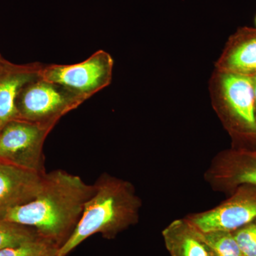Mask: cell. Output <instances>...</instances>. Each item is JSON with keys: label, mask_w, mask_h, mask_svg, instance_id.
Returning a JSON list of instances; mask_svg holds the SVG:
<instances>
[{"label": "cell", "mask_w": 256, "mask_h": 256, "mask_svg": "<svg viewBox=\"0 0 256 256\" xmlns=\"http://www.w3.org/2000/svg\"><path fill=\"white\" fill-rule=\"evenodd\" d=\"M94 192V184L77 175L60 170L45 172L36 197L6 210L0 220L33 228L38 236L60 248L78 225Z\"/></svg>", "instance_id": "obj_1"}, {"label": "cell", "mask_w": 256, "mask_h": 256, "mask_svg": "<svg viewBox=\"0 0 256 256\" xmlns=\"http://www.w3.org/2000/svg\"><path fill=\"white\" fill-rule=\"evenodd\" d=\"M94 186V194L86 204L78 225L58 248L57 256L68 255L94 234L114 239L139 222L142 200L130 182L105 173Z\"/></svg>", "instance_id": "obj_2"}, {"label": "cell", "mask_w": 256, "mask_h": 256, "mask_svg": "<svg viewBox=\"0 0 256 256\" xmlns=\"http://www.w3.org/2000/svg\"><path fill=\"white\" fill-rule=\"evenodd\" d=\"M212 105L234 148L256 146L255 94L252 76L216 69L210 86Z\"/></svg>", "instance_id": "obj_3"}, {"label": "cell", "mask_w": 256, "mask_h": 256, "mask_svg": "<svg viewBox=\"0 0 256 256\" xmlns=\"http://www.w3.org/2000/svg\"><path fill=\"white\" fill-rule=\"evenodd\" d=\"M85 101L65 87L40 76L25 85L16 98L18 120L54 128L64 116Z\"/></svg>", "instance_id": "obj_4"}, {"label": "cell", "mask_w": 256, "mask_h": 256, "mask_svg": "<svg viewBox=\"0 0 256 256\" xmlns=\"http://www.w3.org/2000/svg\"><path fill=\"white\" fill-rule=\"evenodd\" d=\"M114 65L110 54L99 50L80 63L43 66L40 76L60 84L86 100L110 85Z\"/></svg>", "instance_id": "obj_5"}, {"label": "cell", "mask_w": 256, "mask_h": 256, "mask_svg": "<svg viewBox=\"0 0 256 256\" xmlns=\"http://www.w3.org/2000/svg\"><path fill=\"white\" fill-rule=\"evenodd\" d=\"M52 129L22 120L10 121L0 129V160L42 174L46 172L43 146Z\"/></svg>", "instance_id": "obj_6"}, {"label": "cell", "mask_w": 256, "mask_h": 256, "mask_svg": "<svg viewBox=\"0 0 256 256\" xmlns=\"http://www.w3.org/2000/svg\"><path fill=\"white\" fill-rule=\"evenodd\" d=\"M184 218L202 232H235L256 220V185L239 186L216 206Z\"/></svg>", "instance_id": "obj_7"}, {"label": "cell", "mask_w": 256, "mask_h": 256, "mask_svg": "<svg viewBox=\"0 0 256 256\" xmlns=\"http://www.w3.org/2000/svg\"><path fill=\"white\" fill-rule=\"evenodd\" d=\"M215 192L230 194L239 186L256 185V146L232 148L218 153L204 174Z\"/></svg>", "instance_id": "obj_8"}, {"label": "cell", "mask_w": 256, "mask_h": 256, "mask_svg": "<svg viewBox=\"0 0 256 256\" xmlns=\"http://www.w3.org/2000/svg\"><path fill=\"white\" fill-rule=\"evenodd\" d=\"M44 174L0 160V215L34 200Z\"/></svg>", "instance_id": "obj_9"}, {"label": "cell", "mask_w": 256, "mask_h": 256, "mask_svg": "<svg viewBox=\"0 0 256 256\" xmlns=\"http://www.w3.org/2000/svg\"><path fill=\"white\" fill-rule=\"evenodd\" d=\"M222 72L252 76L256 74V28H239L228 38L216 62Z\"/></svg>", "instance_id": "obj_10"}, {"label": "cell", "mask_w": 256, "mask_h": 256, "mask_svg": "<svg viewBox=\"0 0 256 256\" xmlns=\"http://www.w3.org/2000/svg\"><path fill=\"white\" fill-rule=\"evenodd\" d=\"M42 66L38 63L15 65L9 62L0 70V129L18 120L16 98L25 85L40 76Z\"/></svg>", "instance_id": "obj_11"}, {"label": "cell", "mask_w": 256, "mask_h": 256, "mask_svg": "<svg viewBox=\"0 0 256 256\" xmlns=\"http://www.w3.org/2000/svg\"><path fill=\"white\" fill-rule=\"evenodd\" d=\"M162 236L170 256H214L184 217L168 224Z\"/></svg>", "instance_id": "obj_12"}, {"label": "cell", "mask_w": 256, "mask_h": 256, "mask_svg": "<svg viewBox=\"0 0 256 256\" xmlns=\"http://www.w3.org/2000/svg\"><path fill=\"white\" fill-rule=\"evenodd\" d=\"M197 232L214 256H244L233 232L224 230L202 232L198 230Z\"/></svg>", "instance_id": "obj_13"}, {"label": "cell", "mask_w": 256, "mask_h": 256, "mask_svg": "<svg viewBox=\"0 0 256 256\" xmlns=\"http://www.w3.org/2000/svg\"><path fill=\"white\" fill-rule=\"evenodd\" d=\"M58 248L54 242L38 237L21 245L0 249V256H57Z\"/></svg>", "instance_id": "obj_14"}, {"label": "cell", "mask_w": 256, "mask_h": 256, "mask_svg": "<svg viewBox=\"0 0 256 256\" xmlns=\"http://www.w3.org/2000/svg\"><path fill=\"white\" fill-rule=\"evenodd\" d=\"M38 237L33 228L0 220V249L21 245Z\"/></svg>", "instance_id": "obj_15"}, {"label": "cell", "mask_w": 256, "mask_h": 256, "mask_svg": "<svg viewBox=\"0 0 256 256\" xmlns=\"http://www.w3.org/2000/svg\"><path fill=\"white\" fill-rule=\"evenodd\" d=\"M244 256H256V220L233 232Z\"/></svg>", "instance_id": "obj_16"}, {"label": "cell", "mask_w": 256, "mask_h": 256, "mask_svg": "<svg viewBox=\"0 0 256 256\" xmlns=\"http://www.w3.org/2000/svg\"><path fill=\"white\" fill-rule=\"evenodd\" d=\"M8 63H9V62H6V60H4V58L1 56V55H0V70L4 68V67L8 65Z\"/></svg>", "instance_id": "obj_17"}, {"label": "cell", "mask_w": 256, "mask_h": 256, "mask_svg": "<svg viewBox=\"0 0 256 256\" xmlns=\"http://www.w3.org/2000/svg\"><path fill=\"white\" fill-rule=\"evenodd\" d=\"M252 82H254V94H255V110H256V74L252 76Z\"/></svg>", "instance_id": "obj_18"}, {"label": "cell", "mask_w": 256, "mask_h": 256, "mask_svg": "<svg viewBox=\"0 0 256 256\" xmlns=\"http://www.w3.org/2000/svg\"></svg>", "instance_id": "obj_19"}]
</instances>
